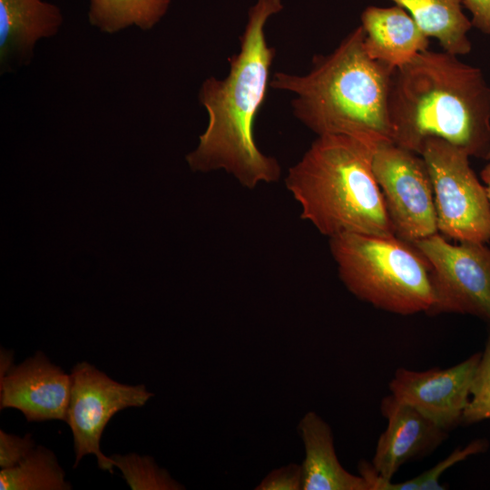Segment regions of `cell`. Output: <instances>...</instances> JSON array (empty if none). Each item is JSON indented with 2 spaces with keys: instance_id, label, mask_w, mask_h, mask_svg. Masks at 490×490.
Listing matches in <instances>:
<instances>
[{
  "instance_id": "1",
  "label": "cell",
  "mask_w": 490,
  "mask_h": 490,
  "mask_svg": "<svg viewBox=\"0 0 490 490\" xmlns=\"http://www.w3.org/2000/svg\"><path fill=\"white\" fill-rule=\"evenodd\" d=\"M283 9L282 0H257L248 14L240 50L229 58V73L206 78L198 98L208 124L197 147L186 156L193 172L224 171L252 190L279 180L278 160L256 143L254 122L270 86L276 50L268 44L265 27Z\"/></svg>"
},
{
  "instance_id": "2",
  "label": "cell",
  "mask_w": 490,
  "mask_h": 490,
  "mask_svg": "<svg viewBox=\"0 0 490 490\" xmlns=\"http://www.w3.org/2000/svg\"><path fill=\"white\" fill-rule=\"evenodd\" d=\"M393 142L417 154L440 138L469 156L490 149V85L480 68L428 49L396 68L388 95Z\"/></svg>"
},
{
  "instance_id": "3",
  "label": "cell",
  "mask_w": 490,
  "mask_h": 490,
  "mask_svg": "<svg viewBox=\"0 0 490 490\" xmlns=\"http://www.w3.org/2000/svg\"><path fill=\"white\" fill-rule=\"evenodd\" d=\"M361 25L303 74L276 72L270 87L293 95L295 118L322 135H344L377 147L393 142L388 95L395 68L369 57Z\"/></svg>"
},
{
  "instance_id": "4",
  "label": "cell",
  "mask_w": 490,
  "mask_h": 490,
  "mask_svg": "<svg viewBox=\"0 0 490 490\" xmlns=\"http://www.w3.org/2000/svg\"><path fill=\"white\" fill-rule=\"evenodd\" d=\"M377 148L344 135L317 136L284 180L301 219L328 238L396 236L373 172Z\"/></svg>"
},
{
  "instance_id": "5",
  "label": "cell",
  "mask_w": 490,
  "mask_h": 490,
  "mask_svg": "<svg viewBox=\"0 0 490 490\" xmlns=\"http://www.w3.org/2000/svg\"><path fill=\"white\" fill-rule=\"evenodd\" d=\"M339 279L358 299L400 315L427 313L433 304L431 267L399 238L342 233L329 238Z\"/></svg>"
},
{
  "instance_id": "6",
  "label": "cell",
  "mask_w": 490,
  "mask_h": 490,
  "mask_svg": "<svg viewBox=\"0 0 490 490\" xmlns=\"http://www.w3.org/2000/svg\"><path fill=\"white\" fill-rule=\"evenodd\" d=\"M421 156L431 177L437 228L458 242L490 240V203L469 155L440 138L428 139Z\"/></svg>"
},
{
  "instance_id": "7",
  "label": "cell",
  "mask_w": 490,
  "mask_h": 490,
  "mask_svg": "<svg viewBox=\"0 0 490 490\" xmlns=\"http://www.w3.org/2000/svg\"><path fill=\"white\" fill-rule=\"evenodd\" d=\"M413 245L431 267L433 304L427 313L469 314L490 324V249L485 243L452 244L436 233Z\"/></svg>"
},
{
  "instance_id": "8",
  "label": "cell",
  "mask_w": 490,
  "mask_h": 490,
  "mask_svg": "<svg viewBox=\"0 0 490 490\" xmlns=\"http://www.w3.org/2000/svg\"><path fill=\"white\" fill-rule=\"evenodd\" d=\"M372 168L396 237L413 244L438 233L432 181L420 154L381 144Z\"/></svg>"
},
{
  "instance_id": "9",
  "label": "cell",
  "mask_w": 490,
  "mask_h": 490,
  "mask_svg": "<svg viewBox=\"0 0 490 490\" xmlns=\"http://www.w3.org/2000/svg\"><path fill=\"white\" fill-rule=\"evenodd\" d=\"M70 375L72 384L65 422L74 438V467L83 456L93 454L102 470L113 474V459L101 451L103 432L116 413L144 406L153 394L143 384L117 382L86 361L75 364Z\"/></svg>"
},
{
  "instance_id": "10",
  "label": "cell",
  "mask_w": 490,
  "mask_h": 490,
  "mask_svg": "<svg viewBox=\"0 0 490 490\" xmlns=\"http://www.w3.org/2000/svg\"><path fill=\"white\" fill-rule=\"evenodd\" d=\"M482 353L447 368L415 371L399 368L389 383L391 395L446 430L462 422Z\"/></svg>"
},
{
  "instance_id": "11",
  "label": "cell",
  "mask_w": 490,
  "mask_h": 490,
  "mask_svg": "<svg viewBox=\"0 0 490 490\" xmlns=\"http://www.w3.org/2000/svg\"><path fill=\"white\" fill-rule=\"evenodd\" d=\"M71 375L37 351L0 375V409L15 408L28 422L66 420Z\"/></svg>"
},
{
  "instance_id": "12",
  "label": "cell",
  "mask_w": 490,
  "mask_h": 490,
  "mask_svg": "<svg viewBox=\"0 0 490 490\" xmlns=\"http://www.w3.org/2000/svg\"><path fill=\"white\" fill-rule=\"evenodd\" d=\"M380 408L387 426L371 464L384 479L391 480L401 466L435 450L447 436V430L392 395L382 399Z\"/></svg>"
},
{
  "instance_id": "13",
  "label": "cell",
  "mask_w": 490,
  "mask_h": 490,
  "mask_svg": "<svg viewBox=\"0 0 490 490\" xmlns=\"http://www.w3.org/2000/svg\"><path fill=\"white\" fill-rule=\"evenodd\" d=\"M360 20L369 57L395 69L428 49L429 37L399 5L368 6Z\"/></svg>"
},
{
  "instance_id": "14",
  "label": "cell",
  "mask_w": 490,
  "mask_h": 490,
  "mask_svg": "<svg viewBox=\"0 0 490 490\" xmlns=\"http://www.w3.org/2000/svg\"><path fill=\"white\" fill-rule=\"evenodd\" d=\"M55 5L42 0H0V63L30 61L36 42L51 37L63 24Z\"/></svg>"
},
{
  "instance_id": "15",
  "label": "cell",
  "mask_w": 490,
  "mask_h": 490,
  "mask_svg": "<svg viewBox=\"0 0 490 490\" xmlns=\"http://www.w3.org/2000/svg\"><path fill=\"white\" fill-rule=\"evenodd\" d=\"M299 432L305 449L301 464L303 490H369L360 475H353L341 466L331 428L318 414H305Z\"/></svg>"
},
{
  "instance_id": "16",
  "label": "cell",
  "mask_w": 490,
  "mask_h": 490,
  "mask_svg": "<svg viewBox=\"0 0 490 490\" xmlns=\"http://www.w3.org/2000/svg\"><path fill=\"white\" fill-rule=\"evenodd\" d=\"M407 10L428 37H435L443 50L465 55L472 49L467 35L473 24L463 13L462 0H391Z\"/></svg>"
},
{
  "instance_id": "17",
  "label": "cell",
  "mask_w": 490,
  "mask_h": 490,
  "mask_svg": "<svg viewBox=\"0 0 490 490\" xmlns=\"http://www.w3.org/2000/svg\"><path fill=\"white\" fill-rule=\"evenodd\" d=\"M172 0H90L89 23L106 34L130 26L154 27L167 13Z\"/></svg>"
},
{
  "instance_id": "18",
  "label": "cell",
  "mask_w": 490,
  "mask_h": 490,
  "mask_svg": "<svg viewBox=\"0 0 490 490\" xmlns=\"http://www.w3.org/2000/svg\"><path fill=\"white\" fill-rule=\"evenodd\" d=\"M1 490H70L54 453L36 446L18 465L0 471Z\"/></svg>"
},
{
  "instance_id": "19",
  "label": "cell",
  "mask_w": 490,
  "mask_h": 490,
  "mask_svg": "<svg viewBox=\"0 0 490 490\" xmlns=\"http://www.w3.org/2000/svg\"><path fill=\"white\" fill-rule=\"evenodd\" d=\"M132 490H181L185 487L158 466L154 459L135 453L110 456Z\"/></svg>"
},
{
  "instance_id": "20",
  "label": "cell",
  "mask_w": 490,
  "mask_h": 490,
  "mask_svg": "<svg viewBox=\"0 0 490 490\" xmlns=\"http://www.w3.org/2000/svg\"><path fill=\"white\" fill-rule=\"evenodd\" d=\"M490 419V333L475 375L462 422L473 424Z\"/></svg>"
},
{
  "instance_id": "21",
  "label": "cell",
  "mask_w": 490,
  "mask_h": 490,
  "mask_svg": "<svg viewBox=\"0 0 490 490\" xmlns=\"http://www.w3.org/2000/svg\"><path fill=\"white\" fill-rule=\"evenodd\" d=\"M485 447V440H476L464 448H456L446 458L421 475L403 482H393L390 490H444L446 487L439 483L442 474L468 456L484 451Z\"/></svg>"
},
{
  "instance_id": "22",
  "label": "cell",
  "mask_w": 490,
  "mask_h": 490,
  "mask_svg": "<svg viewBox=\"0 0 490 490\" xmlns=\"http://www.w3.org/2000/svg\"><path fill=\"white\" fill-rule=\"evenodd\" d=\"M36 446L30 434L18 436L0 430V467L9 468L18 465Z\"/></svg>"
},
{
  "instance_id": "23",
  "label": "cell",
  "mask_w": 490,
  "mask_h": 490,
  "mask_svg": "<svg viewBox=\"0 0 490 490\" xmlns=\"http://www.w3.org/2000/svg\"><path fill=\"white\" fill-rule=\"evenodd\" d=\"M303 478L301 465L289 464L270 472L256 490H300Z\"/></svg>"
},
{
  "instance_id": "24",
  "label": "cell",
  "mask_w": 490,
  "mask_h": 490,
  "mask_svg": "<svg viewBox=\"0 0 490 490\" xmlns=\"http://www.w3.org/2000/svg\"><path fill=\"white\" fill-rule=\"evenodd\" d=\"M472 15V24L482 33L490 34V0H462Z\"/></svg>"
},
{
  "instance_id": "25",
  "label": "cell",
  "mask_w": 490,
  "mask_h": 490,
  "mask_svg": "<svg viewBox=\"0 0 490 490\" xmlns=\"http://www.w3.org/2000/svg\"><path fill=\"white\" fill-rule=\"evenodd\" d=\"M481 178L485 183L486 195L490 203V162L482 170Z\"/></svg>"
},
{
  "instance_id": "26",
  "label": "cell",
  "mask_w": 490,
  "mask_h": 490,
  "mask_svg": "<svg viewBox=\"0 0 490 490\" xmlns=\"http://www.w3.org/2000/svg\"><path fill=\"white\" fill-rule=\"evenodd\" d=\"M485 159H486V160H488V161H490V149H489V152H488V153H487V155H486V158H485Z\"/></svg>"
}]
</instances>
